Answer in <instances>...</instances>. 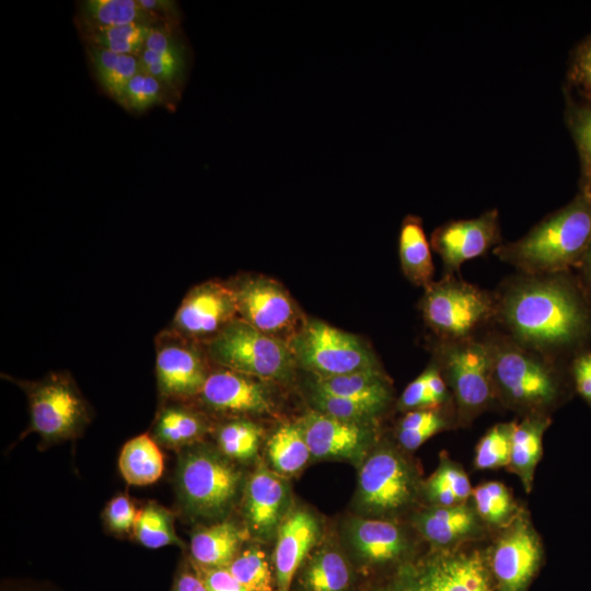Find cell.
I'll return each mask as SVG.
<instances>
[{"mask_svg": "<svg viewBox=\"0 0 591 591\" xmlns=\"http://www.w3.org/2000/svg\"><path fill=\"white\" fill-rule=\"evenodd\" d=\"M505 334L552 358L570 361L591 344V299L569 271L508 278L494 292Z\"/></svg>", "mask_w": 591, "mask_h": 591, "instance_id": "obj_1", "label": "cell"}, {"mask_svg": "<svg viewBox=\"0 0 591 591\" xmlns=\"http://www.w3.org/2000/svg\"><path fill=\"white\" fill-rule=\"evenodd\" d=\"M118 465L125 480L138 486L157 482L164 470L163 455L155 441L147 433L125 443Z\"/></svg>", "mask_w": 591, "mask_h": 591, "instance_id": "obj_31", "label": "cell"}, {"mask_svg": "<svg viewBox=\"0 0 591 591\" xmlns=\"http://www.w3.org/2000/svg\"><path fill=\"white\" fill-rule=\"evenodd\" d=\"M312 391L325 394L374 401L389 405L391 383L382 369L356 371L338 375H313Z\"/></svg>", "mask_w": 591, "mask_h": 591, "instance_id": "obj_25", "label": "cell"}, {"mask_svg": "<svg viewBox=\"0 0 591 591\" xmlns=\"http://www.w3.org/2000/svg\"><path fill=\"white\" fill-rule=\"evenodd\" d=\"M316 459H344L361 462L374 439L373 422L339 419L318 410L303 415L297 422Z\"/></svg>", "mask_w": 591, "mask_h": 591, "instance_id": "obj_16", "label": "cell"}, {"mask_svg": "<svg viewBox=\"0 0 591 591\" xmlns=\"http://www.w3.org/2000/svg\"><path fill=\"white\" fill-rule=\"evenodd\" d=\"M419 308L425 323L438 340L476 338L478 332L496 318L495 293L463 280L459 275H444L425 288Z\"/></svg>", "mask_w": 591, "mask_h": 591, "instance_id": "obj_5", "label": "cell"}, {"mask_svg": "<svg viewBox=\"0 0 591 591\" xmlns=\"http://www.w3.org/2000/svg\"><path fill=\"white\" fill-rule=\"evenodd\" d=\"M576 270L583 290L591 299V241Z\"/></svg>", "mask_w": 591, "mask_h": 591, "instance_id": "obj_50", "label": "cell"}, {"mask_svg": "<svg viewBox=\"0 0 591 591\" xmlns=\"http://www.w3.org/2000/svg\"><path fill=\"white\" fill-rule=\"evenodd\" d=\"M591 241V199L581 193L521 239L500 244L494 254L530 275L576 269Z\"/></svg>", "mask_w": 591, "mask_h": 591, "instance_id": "obj_3", "label": "cell"}, {"mask_svg": "<svg viewBox=\"0 0 591 591\" xmlns=\"http://www.w3.org/2000/svg\"><path fill=\"white\" fill-rule=\"evenodd\" d=\"M199 572L208 591H247L227 567L206 568L200 566Z\"/></svg>", "mask_w": 591, "mask_h": 591, "instance_id": "obj_47", "label": "cell"}, {"mask_svg": "<svg viewBox=\"0 0 591 591\" xmlns=\"http://www.w3.org/2000/svg\"><path fill=\"white\" fill-rule=\"evenodd\" d=\"M237 318L233 291L228 282L208 280L194 286L177 308L169 328L206 344Z\"/></svg>", "mask_w": 591, "mask_h": 591, "instance_id": "obj_15", "label": "cell"}, {"mask_svg": "<svg viewBox=\"0 0 591 591\" xmlns=\"http://www.w3.org/2000/svg\"><path fill=\"white\" fill-rule=\"evenodd\" d=\"M267 448L271 466L283 475L299 472L311 456L298 424L281 425L270 437Z\"/></svg>", "mask_w": 591, "mask_h": 591, "instance_id": "obj_37", "label": "cell"}, {"mask_svg": "<svg viewBox=\"0 0 591 591\" xmlns=\"http://www.w3.org/2000/svg\"><path fill=\"white\" fill-rule=\"evenodd\" d=\"M457 426L454 405L410 410L398 422L396 437L407 451L418 449L432 436Z\"/></svg>", "mask_w": 591, "mask_h": 591, "instance_id": "obj_34", "label": "cell"}, {"mask_svg": "<svg viewBox=\"0 0 591 591\" xmlns=\"http://www.w3.org/2000/svg\"><path fill=\"white\" fill-rule=\"evenodd\" d=\"M578 76L591 91V42L581 50L577 62Z\"/></svg>", "mask_w": 591, "mask_h": 591, "instance_id": "obj_51", "label": "cell"}, {"mask_svg": "<svg viewBox=\"0 0 591 591\" xmlns=\"http://www.w3.org/2000/svg\"><path fill=\"white\" fill-rule=\"evenodd\" d=\"M155 374L162 398L182 401L199 396L211 369L204 344L188 339L171 328L154 339Z\"/></svg>", "mask_w": 591, "mask_h": 591, "instance_id": "obj_13", "label": "cell"}, {"mask_svg": "<svg viewBox=\"0 0 591 591\" xmlns=\"http://www.w3.org/2000/svg\"><path fill=\"white\" fill-rule=\"evenodd\" d=\"M483 338L490 351L499 405L522 417L551 416L572 397L570 361L526 347L498 329L487 332Z\"/></svg>", "mask_w": 591, "mask_h": 591, "instance_id": "obj_2", "label": "cell"}, {"mask_svg": "<svg viewBox=\"0 0 591 591\" xmlns=\"http://www.w3.org/2000/svg\"><path fill=\"white\" fill-rule=\"evenodd\" d=\"M551 424V416L545 415L524 416L515 421L507 467L528 494L533 489L535 471L543 456V438Z\"/></svg>", "mask_w": 591, "mask_h": 591, "instance_id": "obj_24", "label": "cell"}, {"mask_svg": "<svg viewBox=\"0 0 591 591\" xmlns=\"http://www.w3.org/2000/svg\"><path fill=\"white\" fill-rule=\"evenodd\" d=\"M227 568L247 591H274L266 556L257 547L247 548L235 556Z\"/></svg>", "mask_w": 591, "mask_h": 591, "instance_id": "obj_43", "label": "cell"}, {"mask_svg": "<svg viewBox=\"0 0 591 591\" xmlns=\"http://www.w3.org/2000/svg\"><path fill=\"white\" fill-rule=\"evenodd\" d=\"M85 45L96 46L123 55L140 57L151 25L130 24L95 27L78 24Z\"/></svg>", "mask_w": 591, "mask_h": 591, "instance_id": "obj_38", "label": "cell"}, {"mask_svg": "<svg viewBox=\"0 0 591 591\" xmlns=\"http://www.w3.org/2000/svg\"><path fill=\"white\" fill-rule=\"evenodd\" d=\"M139 58L144 72L162 82L173 95H179L188 67V55L174 25L152 26Z\"/></svg>", "mask_w": 591, "mask_h": 591, "instance_id": "obj_23", "label": "cell"}, {"mask_svg": "<svg viewBox=\"0 0 591 591\" xmlns=\"http://www.w3.org/2000/svg\"><path fill=\"white\" fill-rule=\"evenodd\" d=\"M472 501L484 524L500 530L508 525L520 509L502 483L489 480L477 485L472 491Z\"/></svg>", "mask_w": 591, "mask_h": 591, "instance_id": "obj_35", "label": "cell"}, {"mask_svg": "<svg viewBox=\"0 0 591 591\" xmlns=\"http://www.w3.org/2000/svg\"><path fill=\"white\" fill-rule=\"evenodd\" d=\"M500 244L497 209L488 210L477 218L447 222L431 235V245L441 257L445 275H459L462 264Z\"/></svg>", "mask_w": 591, "mask_h": 591, "instance_id": "obj_17", "label": "cell"}, {"mask_svg": "<svg viewBox=\"0 0 591 591\" xmlns=\"http://www.w3.org/2000/svg\"><path fill=\"white\" fill-rule=\"evenodd\" d=\"M473 488L463 466L447 452L440 453L439 464L422 484V493L429 506L448 507L471 499Z\"/></svg>", "mask_w": 591, "mask_h": 591, "instance_id": "obj_32", "label": "cell"}, {"mask_svg": "<svg viewBox=\"0 0 591 591\" xmlns=\"http://www.w3.org/2000/svg\"><path fill=\"white\" fill-rule=\"evenodd\" d=\"M92 72L102 90L118 104H121L128 82L143 71L140 58L85 45Z\"/></svg>", "mask_w": 591, "mask_h": 591, "instance_id": "obj_28", "label": "cell"}, {"mask_svg": "<svg viewBox=\"0 0 591 591\" xmlns=\"http://www.w3.org/2000/svg\"><path fill=\"white\" fill-rule=\"evenodd\" d=\"M311 393L315 410L349 421L373 422L389 406L374 401L334 396L316 391Z\"/></svg>", "mask_w": 591, "mask_h": 591, "instance_id": "obj_41", "label": "cell"}, {"mask_svg": "<svg viewBox=\"0 0 591 591\" xmlns=\"http://www.w3.org/2000/svg\"><path fill=\"white\" fill-rule=\"evenodd\" d=\"M263 429L247 419H236L220 426L217 439L221 452L234 460L252 459L259 445Z\"/></svg>", "mask_w": 591, "mask_h": 591, "instance_id": "obj_39", "label": "cell"}, {"mask_svg": "<svg viewBox=\"0 0 591 591\" xmlns=\"http://www.w3.org/2000/svg\"><path fill=\"white\" fill-rule=\"evenodd\" d=\"M288 345L297 367L312 375L381 369L374 352L363 339L320 320H306Z\"/></svg>", "mask_w": 591, "mask_h": 591, "instance_id": "obj_9", "label": "cell"}, {"mask_svg": "<svg viewBox=\"0 0 591 591\" xmlns=\"http://www.w3.org/2000/svg\"><path fill=\"white\" fill-rule=\"evenodd\" d=\"M135 535L148 548L181 544L174 530L172 513L154 502H150L139 511Z\"/></svg>", "mask_w": 591, "mask_h": 591, "instance_id": "obj_40", "label": "cell"}, {"mask_svg": "<svg viewBox=\"0 0 591 591\" xmlns=\"http://www.w3.org/2000/svg\"><path fill=\"white\" fill-rule=\"evenodd\" d=\"M288 488L282 479L258 465L245 488L244 512L250 531L258 537L274 535L285 518Z\"/></svg>", "mask_w": 591, "mask_h": 591, "instance_id": "obj_22", "label": "cell"}, {"mask_svg": "<svg viewBox=\"0 0 591 591\" xmlns=\"http://www.w3.org/2000/svg\"><path fill=\"white\" fill-rule=\"evenodd\" d=\"M573 135L584 161H591V109L576 113L572 123Z\"/></svg>", "mask_w": 591, "mask_h": 591, "instance_id": "obj_48", "label": "cell"}, {"mask_svg": "<svg viewBox=\"0 0 591 591\" xmlns=\"http://www.w3.org/2000/svg\"><path fill=\"white\" fill-rule=\"evenodd\" d=\"M240 478V472L220 455L204 448L193 449L179 462V496L190 513L219 517L232 505Z\"/></svg>", "mask_w": 591, "mask_h": 591, "instance_id": "obj_11", "label": "cell"}, {"mask_svg": "<svg viewBox=\"0 0 591 591\" xmlns=\"http://www.w3.org/2000/svg\"><path fill=\"white\" fill-rule=\"evenodd\" d=\"M248 531L232 522H220L196 532L190 542L192 556L206 568H225L234 559Z\"/></svg>", "mask_w": 591, "mask_h": 591, "instance_id": "obj_27", "label": "cell"}, {"mask_svg": "<svg viewBox=\"0 0 591 591\" xmlns=\"http://www.w3.org/2000/svg\"><path fill=\"white\" fill-rule=\"evenodd\" d=\"M139 4L151 13L159 23L175 25L179 20V9L176 2L170 0H138Z\"/></svg>", "mask_w": 591, "mask_h": 591, "instance_id": "obj_49", "label": "cell"}, {"mask_svg": "<svg viewBox=\"0 0 591 591\" xmlns=\"http://www.w3.org/2000/svg\"><path fill=\"white\" fill-rule=\"evenodd\" d=\"M207 431L208 424L204 416L181 404L163 406L153 425L154 438L169 447L189 444Z\"/></svg>", "mask_w": 591, "mask_h": 591, "instance_id": "obj_33", "label": "cell"}, {"mask_svg": "<svg viewBox=\"0 0 591 591\" xmlns=\"http://www.w3.org/2000/svg\"><path fill=\"white\" fill-rule=\"evenodd\" d=\"M491 580L487 551L465 544L404 563L379 591H491Z\"/></svg>", "mask_w": 591, "mask_h": 591, "instance_id": "obj_6", "label": "cell"}, {"mask_svg": "<svg viewBox=\"0 0 591 591\" xmlns=\"http://www.w3.org/2000/svg\"><path fill=\"white\" fill-rule=\"evenodd\" d=\"M300 581L304 591H347L350 566L338 551L324 547L309 555Z\"/></svg>", "mask_w": 591, "mask_h": 591, "instance_id": "obj_30", "label": "cell"}, {"mask_svg": "<svg viewBox=\"0 0 591 591\" xmlns=\"http://www.w3.org/2000/svg\"><path fill=\"white\" fill-rule=\"evenodd\" d=\"M173 93L158 79L141 71L127 84L121 106L135 113H142L154 105L172 103Z\"/></svg>", "mask_w": 591, "mask_h": 591, "instance_id": "obj_44", "label": "cell"}, {"mask_svg": "<svg viewBox=\"0 0 591 591\" xmlns=\"http://www.w3.org/2000/svg\"><path fill=\"white\" fill-rule=\"evenodd\" d=\"M139 512L125 495L113 498L106 507L105 519L109 528L118 533L135 529Z\"/></svg>", "mask_w": 591, "mask_h": 591, "instance_id": "obj_45", "label": "cell"}, {"mask_svg": "<svg viewBox=\"0 0 591 591\" xmlns=\"http://www.w3.org/2000/svg\"><path fill=\"white\" fill-rule=\"evenodd\" d=\"M584 178L581 194L591 199V161H584Z\"/></svg>", "mask_w": 591, "mask_h": 591, "instance_id": "obj_53", "label": "cell"}, {"mask_svg": "<svg viewBox=\"0 0 591 591\" xmlns=\"http://www.w3.org/2000/svg\"><path fill=\"white\" fill-rule=\"evenodd\" d=\"M175 591H208V589L199 575L184 572L176 581Z\"/></svg>", "mask_w": 591, "mask_h": 591, "instance_id": "obj_52", "label": "cell"}, {"mask_svg": "<svg viewBox=\"0 0 591 591\" xmlns=\"http://www.w3.org/2000/svg\"><path fill=\"white\" fill-rule=\"evenodd\" d=\"M266 381L217 367L207 378L199 397L211 410L228 415L271 413L274 401Z\"/></svg>", "mask_w": 591, "mask_h": 591, "instance_id": "obj_18", "label": "cell"}, {"mask_svg": "<svg viewBox=\"0 0 591 591\" xmlns=\"http://www.w3.org/2000/svg\"><path fill=\"white\" fill-rule=\"evenodd\" d=\"M25 391L31 431L46 441L72 438L90 419L88 405L67 372H51L38 381H19Z\"/></svg>", "mask_w": 591, "mask_h": 591, "instance_id": "obj_10", "label": "cell"}, {"mask_svg": "<svg viewBox=\"0 0 591 591\" xmlns=\"http://www.w3.org/2000/svg\"><path fill=\"white\" fill-rule=\"evenodd\" d=\"M412 523L431 549H448L478 542L488 530L477 514L472 498L454 506H429L415 512Z\"/></svg>", "mask_w": 591, "mask_h": 591, "instance_id": "obj_19", "label": "cell"}, {"mask_svg": "<svg viewBox=\"0 0 591 591\" xmlns=\"http://www.w3.org/2000/svg\"><path fill=\"white\" fill-rule=\"evenodd\" d=\"M228 283L237 317L267 335L288 343L306 321L288 290L273 278L242 274Z\"/></svg>", "mask_w": 591, "mask_h": 591, "instance_id": "obj_12", "label": "cell"}, {"mask_svg": "<svg viewBox=\"0 0 591 591\" xmlns=\"http://www.w3.org/2000/svg\"><path fill=\"white\" fill-rule=\"evenodd\" d=\"M204 346L212 364L266 382L289 381L297 367L287 341L239 317Z\"/></svg>", "mask_w": 591, "mask_h": 591, "instance_id": "obj_7", "label": "cell"}, {"mask_svg": "<svg viewBox=\"0 0 591 591\" xmlns=\"http://www.w3.org/2000/svg\"><path fill=\"white\" fill-rule=\"evenodd\" d=\"M318 534V522L308 510H292L283 518L277 531L274 553L278 591H290L292 579L309 557Z\"/></svg>", "mask_w": 591, "mask_h": 591, "instance_id": "obj_21", "label": "cell"}, {"mask_svg": "<svg viewBox=\"0 0 591 591\" xmlns=\"http://www.w3.org/2000/svg\"><path fill=\"white\" fill-rule=\"evenodd\" d=\"M543 544L523 508L499 530L487 551L491 577L499 591H525L543 559Z\"/></svg>", "mask_w": 591, "mask_h": 591, "instance_id": "obj_14", "label": "cell"}, {"mask_svg": "<svg viewBox=\"0 0 591 591\" xmlns=\"http://www.w3.org/2000/svg\"><path fill=\"white\" fill-rule=\"evenodd\" d=\"M398 255L405 277L415 286L427 288L433 282L431 250L419 217L404 218L398 235Z\"/></svg>", "mask_w": 591, "mask_h": 591, "instance_id": "obj_26", "label": "cell"}, {"mask_svg": "<svg viewBox=\"0 0 591 591\" xmlns=\"http://www.w3.org/2000/svg\"><path fill=\"white\" fill-rule=\"evenodd\" d=\"M451 405V392L434 361L405 387L398 401V407L406 412Z\"/></svg>", "mask_w": 591, "mask_h": 591, "instance_id": "obj_36", "label": "cell"}, {"mask_svg": "<svg viewBox=\"0 0 591 591\" xmlns=\"http://www.w3.org/2000/svg\"><path fill=\"white\" fill-rule=\"evenodd\" d=\"M433 361L451 392L459 427H466L484 412L498 405L491 357L483 337L438 340Z\"/></svg>", "mask_w": 591, "mask_h": 591, "instance_id": "obj_4", "label": "cell"}, {"mask_svg": "<svg viewBox=\"0 0 591 591\" xmlns=\"http://www.w3.org/2000/svg\"><path fill=\"white\" fill-rule=\"evenodd\" d=\"M347 533L354 552L368 565L397 563L413 548L406 530L394 520L354 518L348 523Z\"/></svg>", "mask_w": 591, "mask_h": 591, "instance_id": "obj_20", "label": "cell"}, {"mask_svg": "<svg viewBox=\"0 0 591 591\" xmlns=\"http://www.w3.org/2000/svg\"><path fill=\"white\" fill-rule=\"evenodd\" d=\"M569 370L575 393L591 408V349L576 354L569 362Z\"/></svg>", "mask_w": 591, "mask_h": 591, "instance_id": "obj_46", "label": "cell"}, {"mask_svg": "<svg viewBox=\"0 0 591 591\" xmlns=\"http://www.w3.org/2000/svg\"><path fill=\"white\" fill-rule=\"evenodd\" d=\"M514 426L515 420L499 422L485 432L475 448L473 463L476 470H495L508 466Z\"/></svg>", "mask_w": 591, "mask_h": 591, "instance_id": "obj_42", "label": "cell"}, {"mask_svg": "<svg viewBox=\"0 0 591 591\" xmlns=\"http://www.w3.org/2000/svg\"><path fill=\"white\" fill-rule=\"evenodd\" d=\"M77 24L112 27L130 24L154 26L160 23L138 0H84L78 4Z\"/></svg>", "mask_w": 591, "mask_h": 591, "instance_id": "obj_29", "label": "cell"}, {"mask_svg": "<svg viewBox=\"0 0 591 591\" xmlns=\"http://www.w3.org/2000/svg\"><path fill=\"white\" fill-rule=\"evenodd\" d=\"M420 491L417 472L395 448H378L360 466L358 506L373 518L394 520L415 502Z\"/></svg>", "mask_w": 591, "mask_h": 591, "instance_id": "obj_8", "label": "cell"}]
</instances>
